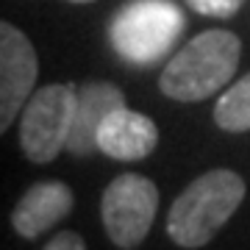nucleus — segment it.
Segmentation results:
<instances>
[{
  "label": "nucleus",
  "instance_id": "f257e3e1",
  "mask_svg": "<svg viewBox=\"0 0 250 250\" xmlns=\"http://www.w3.org/2000/svg\"><path fill=\"white\" fill-rule=\"evenodd\" d=\"M245 192V181L233 170H208L197 175L172 200L167 214V236L189 250L208 245L242 206Z\"/></svg>",
  "mask_w": 250,
  "mask_h": 250
},
{
  "label": "nucleus",
  "instance_id": "f03ea898",
  "mask_svg": "<svg viewBox=\"0 0 250 250\" xmlns=\"http://www.w3.org/2000/svg\"><path fill=\"white\" fill-rule=\"evenodd\" d=\"M239 53V36L225 28H211V31L197 34L161 70V95L178 103H197V100L211 98L233 78Z\"/></svg>",
  "mask_w": 250,
  "mask_h": 250
},
{
  "label": "nucleus",
  "instance_id": "7ed1b4c3",
  "mask_svg": "<svg viewBox=\"0 0 250 250\" xmlns=\"http://www.w3.org/2000/svg\"><path fill=\"white\" fill-rule=\"evenodd\" d=\"M184 11L172 0H131L111 17L108 42L136 67L161 62L184 34Z\"/></svg>",
  "mask_w": 250,
  "mask_h": 250
},
{
  "label": "nucleus",
  "instance_id": "20e7f679",
  "mask_svg": "<svg viewBox=\"0 0 250 250\" xmlns=\"http://www.w3.org/2000/svg\"><path fill=\"white\" fill-rule=\"evenodd\" d=\"M78 86L72 83H50L31 95L20 117V147L28 161L47 164L62 150L72 134Z\"/></svg>",
  "mask_w": 250,
  "mask_h": 250
},
{
  "label": "nucleus",
  "instance_id": "39448f33",
  "mask_svg": "<svg viewBox=\"0 0 250 250\" xmlns=\"http://www.w3.org/2000/svg\"><path fill=\"white\" fill-rule=\"evenodd\" d=\"M159 211V187L145 175L123 172L103 192L100 217L108 239L120 250H134L150 233Z\"/></svg>",
  "mask_w": 250,
  "mask_h": 250
},
{
  "label": "nucleus",
  "instance_id": "423d86ee",
  "mask_svg": "<svg viewBox=\"0 0 250 250\" xmlns=\"http://www.w3.org/2000/svg\"><path fill=\"white\" fill-rule=\"evenodd\" d=\"M39 75L36 50L17 25L0 22V131H9L11 120L25 108Z\"/></svg>",
  "mask_w": 250,
  "mask_h": 250
},
{
  "label": "nucleus",
  "instance_id": "0eeeda50",
  "mask_svg": "<svg viewBox=\"0 0 250 250\" xmlns=\"http://www.w3.org/2000/svg\"><path fill=\"white\" fill-rule=\"evenodd\" d=\"M120 106H125V95L117 83H111V81H86V83H81L78 100H75L72 134L67 139V153L78 156V159H86L92 153H98L100 123Z\"/></svg>",
  "mask_w": 250,
  "mask_h": 250
},
{
  "label": "nucleus",
  "instance_id": "6e6552de",
  "mask_svg": "<svg viewBox=\"0 0 250 250\" xmlns=\"http://www.w3.org/2000/svg\"><path fill=\"white\" fill-rule=\"evenodd\" d=\"M159 145V128L150 117L131 111V108H114L100 123L98 150L114 161H139L147 159Z\"/></svg>",
  "mask_w": 250,
  "mask_h": 250
},
{
  "label": "nucleus",
  "instance_id": "1a4fd4ad",
  "mask_svg": "<svg viewBox=\"0 0 250 250\" xmlns=\"http://www.w3.org/2000/svg\"><path fill=\"white\" fill-rule=\"evenodd\" d=\"M75 195L62 181H42L25 189V195L17 200L11 211V228L22 239H36L39 233L50 231L56 223L72 211Z\"/></svg>",
  "mask_w": 250,
  "mask_h": 250
},
{
  "label": "nucleus",
  "instance_id": "9d476101",
  "mask_svg": "<svg viewBox=\"0 0 250 250\" xmlns=\"http://www.w3.org/2000/svg\"><path fill=\"white\" fill-rule=\"evenodd\" d=\"M214 123L228 134L250 131V72L220 95L214 103Z\"/></svg>",
  "mask_w": 250,
  "mask_h": 250
},
{
  "label": "nucleus",
  "instance_id": "9b49d317",
  "mask_svg": "<svg viewBox=\"0 0 250 250\" xmlns=\"http://www.w3.org/2000/svg\"><path fill=\"white\" fill-rule=\"evenodd\" d=\"M245 0H187V6L203 17H217V20H228L242 9Z\"/></svg>",
  "mask_w": 250,
  "mask_h": 250
},
{
  "label": "nucleus",
  "instance_id": "f8f14e48",
  "mask_svg": "<svg viewBox=\"0 0 250 250\" xmlns=\"http://www.w3.org/2000/svg\"><path fill=\"white\" fill-rule=\"evenodd\" d=\"M42 250H86V245L75 231H59Z\"/></svg>",
  "mask_w": 250,
  "mask_h": 250
},
{
  "label": "nucleus",
  "instance_id": "ddd939ff",
  "mask_svg": "<svg viewBox=\"0 0 250 250\" xmlns=\"http://www.w3.org/2000/svg\"><path fill=\"white\" fill-rule=\"evenodd\" d=\"M70 3H92V0H70Z\"/></svg>",
  "mask_w": 250,
  "mask_h": 250
}]
</instances>
